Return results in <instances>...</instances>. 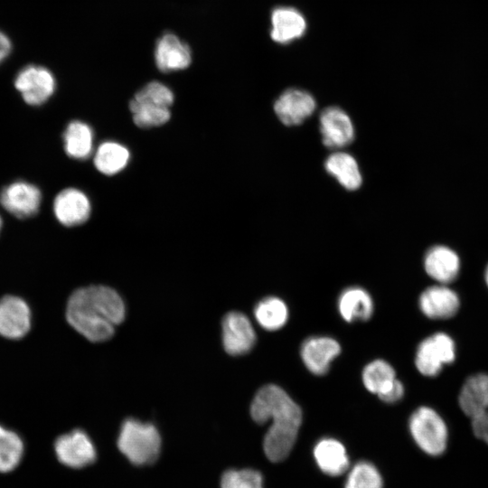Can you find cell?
Masks as SVG:
<instances>
[{
  "mask_svg": "<svg viewBox=\"0 0 488 488\" xmlns=\"http://www.w3.org/2000/svg\"><path fill=\"white\" fill-rule=\"evenodd\" d=\"M41 202L40 189L25 181H15L0 192L2 207L19 219L34 216L40 209Z\"/></svg>",
  "mask_w": 488,
  "mask_h": 488,
  "instance_id": "obj_10",
  "label": "cell"
},
{
  "mask_svg": "<svg viewBox=\"0 0 488 488\" xmlns=\"http://www.w3.org/2000/svg\"><path fill=\"white\" fill-rule=\"evenodd\" d=\"M408 427L415 443L427 455L437 456L446 449L447 427L434 409L428 407L418 408L411 415Z\"/></svg>",
  "mask_w": 488,
  "mask_h": 488,
  "instance_id": "obj_4",
  "label": "cell"
},
{
  "mask_svg": "<svg viewBox=\"0 0 488 488\" xmlns=\"http://www.w3.org/2000/svg\"><path fill=\"white\" fill-rule=\"evenodd\" d=\"M314 458L319 469L327 475L339 476L349 470L350 461L344 446L338 440L324 437L314 447Z\"/></svg>",
  "mask_w": 488,
  "mask_h": 488,
  "instance_id": "obj_19",
  "label": "cell"
},
{
  "mask_svg": "<svg viewBox=\"0 0 488 488\" xmlns=\"http://www.w3.org/2000/svg\"><path fill=\"white\" fill-rule=\"evenodd\" d=\"M315 108V99L310 93L294 88L285 90L274 103L276 115L287 127L302 124Z\"/></svg>",
  "mask_w": 488,
  "mask_h": 488,
  "instance_id": "obj_13",
  "label": "cell"
},
{
  "mask_svg": "<svg viewBox=\"0 0 488 488\" xmlns=\"http://www.w3.org/2000/svg\"><path fill=\"white\" fill-rule=\"evenodd\" d=\"M117 446L132 464L145 465L157 459L161 436L153 424L130 418L121 425Z\"/></svg>",
  "mask_w": 488,
  "mask_h": 488,
  "instance_id": "obj_3",
  "label": "cell"
},
{
  "mask_svg": "<svg viewBox=\"0 0 488 488\" xmlns=\"http://www.w3.org/2000/svg\"><path fill=\"white\" fill-rule=\"evenodd\" d=\"M53 447L58 461L70 468L85 467L92 464L97 456L92 440L80 428L59 436Z\"/></svg>",
  "mask_w": 488,
  "mask_h": 488,
  "instance_id": "obj_7",
  "label": "cell"
},
{
  "mask_svg": "<svg viewBox=\"0 0 488 488\" xmlns=\"http://www.w3.org/2000/svg\"><path fill=\"white\" fill-rule=\"evenodd\" d=\"M383 480L377 467L361 461L349 469L344 488H382Z\"/></svg>",
  "mask_w": 488,
  "mask_h": 488,
  "instance_id": "obj_29",
  "label": "cell"
},
{
  "mask_svg": "<svg viewBox=\"0 0 488 488\" xmlns=\"http://www.w3.org/2000/svg\"><path fill=\"white\" fill-rule=\"evenodd\" d=\"M125 314L121 296L113 288L101 285L74 290L67 300L65 312L68 324L92 343L110 339Z\"/></svg>",
  "mask_w": 488,
  "mask_h": 488,
  "instance_id": "obj_2",
  "label": "cell"
},
{
  "mask_svg": "<svg viewBox=\"0 0 488 488\" xmlns=\"http://www.w3.org/2000/svg\"><path fill=\"white\" fill-rule=\"evenodd\" d=\"M306 22L294 7L279 6L271 13L270 36L278 43H288L300 38L305 32Z\"/></svg>",
  "mask_w": 488,
  "mask_h": 488,
  "instance_id": "obj_18",
  "label": "cell"
},
{
  "mask_svg": "<svg viewBox=\"0 0 488 488\" xmlns=\"http://www.w3.org/2000/svg\"><path fill=\"white\" fill-rule=\"evenodd\" d=\"M24 451L22 437L14 430L0 425V473L14 470Z\"/></svg>",
  "mask_w": 488,
  "mask_h": 488,
  "instance_id": "obj_28",
  "label": "cell"
},
{
  "mask_svg": "<svg viewBox=\"0 0 488 488\" xmlns=\"http://www.w3.org/2000/svg\"><path fill=\"white\" fill-rule=\"evenodd\" d=\"M130 159L129 150L116 141H105L97 148L94 165L106 175H114L126 168Z\"/></svg>",
  "mask_w": 488,
  "mask_h": 488,
  "instance_id": "obj_24",
  "label": "cell"
},
{
  "mask_svg": "<svg viewBox=\"0 0 488 488\" xmlns=\"http://www.w3.org/2000/svg\"><path fill=\"white\" fill-rule=\"evenodd\" d=\"M221 488H263V478L253 469H230L221 476Z\"/></svg>",
  "mask_w": 488,
  "mask_h": 488,
  "instance_id": "obj_30",
  "label": "cell"
},
{
  "mask_svg": "<svg viewBox=\"0 0 488 488\" xmlns=\"http://www.w3.org/2000/svg\"><path fill=\"white\" fill-rule=\"evenodd\" d=\"M325 170L348 191L361 187L362 177L356 159L348 153L335 152L331 154L324 164Z\"/></svg>",
  "mask_w": 488,
  "mask_h": 488,
  "instance_id": "obj_21",
  "label": "cell"
},
{
  "mask_svg": "<svg viewBox=\"0 0 488 488\" xmlns=\"http://www.w3.org/2000/svg\"><path fill=\"white\" fill-rule=\"evenodd\" d=\"M485 281H486V284L488 286V266H487L486 270H485Z\"/></svg>",
  "mask_w": 488,
  "mask_h": 488,
  "instance_id": "obj_34",
  "label": "cell"
},
{
  "mask_svg": "<svg viewBox=\"0 0 488 488\" xmlns=\"http://www.w3.org/2000/svg\"><path fill=\"white\" fill-rule=\"evenodd\" d=\"M250 415L258 424L272 422L263 440L266 456L275 463L286 458L302 423L300 407L282 388L268 384L256 393L250 405Z\"/></svg>",
  "mask_w": 488,
  "mask_h": 488,
  "instance_id": "obj_1",
  "label": "cell"
},
{
  "mask_svg": "<svg viewBox=\"0 0 488 488\" xmlns=\"http://www.w3.org/2000/svg\"><path fill=\"white\" fill-rule=\"evenodd\" d=\"M129 109L135 125L140 128L160 127L167 123L171 117L170 108L135 99L130 100Z\"/></svg>",
  "mask_w": 488,
  "mask_h": 488,
  "instance_id": "obj_26",
  "label": "cell"
},
{
  "mask_svg": "<svg viewBox=\"0 0 488 488\" xmlns=\"http://www.w3.org/2000/svg\"><path fill=\"white\" fill-rule=\"evenodd\" d=\"M254 315L264 329L276 331L285 325L288 319V310L278 297L267 296L261 299L254 307Z\"/></svg>",
  "mask_w": 488,
  "mask_h": 488,
  "instance_id": "obj_25",
  "label": "cell"
},
{
  "mask_svg": "<svg viewBox=\"0 0 488 488\" xmlns=\"http://www.w3.org/2000/svg\"><path fill=\"white\" fill-rule=\"evenodd\" d=\"M459 298L455 291L446 286L427 288L419 297V307L431 319H447L459 308Z\"/></svg>",
  "mask_w": 488,
  "mask_h": 488,
  "instance_id": "obj_17",
  "label": "cell"
},
{
  "mask_svg": "<svg viewBox=\"0 0 488 488\" xmlns=\"http://www.w3.org/2000/svg\"><path fill=\"white\" fill-rule=\"evenodd\" d=\"M221 336L224 350L233 356L248 353L256 342L255 331L249 319L237 311L229 312L223 317Z\"/></svg>",
  "mask_w": 488,
  "mask_h": 488,
  "instance_id": "obj_11",
  "label": "cell"
},
{
  "mask_svg": "<svg viewBox=\"0 0 488 488\" xmlns=\"http://www.w3.org/2000/svg\"><path fill=\"white\" fill-rule=\"evenodd\" d=\"M90 212L91 205L89 197L76 188L63 189L53 201V213L57 221L66 227L85 223Z\"/></svg>",
  "mask_w": 488,
  "mask_h": 488,
  "instance_id": "obj_14",
  "label": "cell"
},
{
  "mask_svg": "<svg viewBox=\"0 0 488 488\" xmlns=\"http://www.w3.org/2000/svg\"><path fill=\"white\" fill-rule=\"evenodd\" d=\"M323 144L331 149L350 145L354 139V127L347 113L338 107L324 108L319 117Z\"/></svg>",
  "mask_w": 488,
  "mask_h": 488,
  "instance_id": "obj_12",
  "label": "cell"
},
{
  "mask_svg": "<svg viewBox=\"0 0 488 488\" xmlns=\"http://www.w3.org/2000/svg\"><path fill=\"white\" fill-rule=\"evenodd\" d=\"M338 309L347 322L369 320L373 313V302L369 293L361 287H349L342 292Z\"/></svg>",
  "mask_w": 488,
  "mask_h": 488,
  "instance_id": "obj_23",
  "label": "cell"
},
{
  "mask_svg": "<svg viewBox=\"0 0 488 488\" xmlns=\"http://www.w3.org/2000/svg\"><path fill=\"white\" fill-rule=\"evenodd\" d=\"M12 49L11 41L0 31V63L8 56Z\"/></svg>",
  "mask_w": 488,
  "mask_h": 488,
  "instance_id": "obj_33",
  "label": "cell"
},
{
  "mask_svg": "<svg viewBox=\"0 0 488 488\" xmlns=\"http://www.w3.org/2000/svg\"><path fill=\"white\" fill-rule=\"evenodd\" d=\"M14 86L28 105L40 106L54 93L56 81L48 69L28 65L17 73Z\"/></svg>",
  "mask_w": 488,
  "mask_h": 488,
  "instance_id": "obj_8",
  "label": "cell"
},
{
  "mask_svg": "<svg viewBox=\"0 0 488 488\" xmlns=\"http://www.w3.org/2000/svg\"><path fill=\"white\" fill-rule=\"evenodd\" d=\"M155 61L163 72L186 69L192 61V51L187 43L174 33H166L156 42Z\"/></svg>",
  "mask_w": 488,
  "mask_h": 488,
  "instance_id": "obj_15",
  "label": "cell"
},
{
  "mask_svg": "<svg viewBox=\"0 0 488 488\" xmlns=\"http://www.w3.org/2000/svg\"><path fill=\"white\" fill-rule=\"evenodd\" d=\"M64 150L73 159L84 160L93 150L94 134L90 126L80 120L70 121L62 136Z\"/></svg>",
  "mask_w": 488,
  "mask_h": 488,
  "instance_id": "obj_22",
  "label": "cell"
},
{
  "mask_svg": "<svg viewBox=\"0 0 488 488\" xmlns=\"http://www.w3.org/2000/svg\"><path fill=\"white\" fill-rule=\"evenodd\" d=\"M404 395L403 384L397 379L393 385L379 398L387 403H394L399 400Z\"/></svg>",
  "mask_w": 488,
  "mask_h": 488,
  "instance_id": "obj_32",
  "label": "cell"
},
{
  "mask_svg": "<svg viewBox=\"0 0 488 488\" xmlns=\"http://www.w3.org/2000/svg\"><path fill=\"white\" fill-rule=\"evenodd\" d=\"M454 341L444 333H435L423 340L418 347L415 364L425 376H436L445 364L455 360Z\"/></svg>",
  "mask_w": 488,
  "mask_h": 488,
  "instance_id": "obj_6",
  "label": "cell"
},
{
  "mask_svg": "<svg viewBox=\"0 0 488 488\" xmlns=\"http://www.w3.org/2000/svg\"><path fill=\"white\" fill-rule=\"evenodd\" d=\"M133 99L170 108L174 103V96L169 87L162 82L154 80L140 89Z\"/></svg>",
  "mask_w": 488,
  "mask_h": 488,
  "instance_id": "obj_31",
  "label": "cell"
},
{
  "mask_svg": "<svg viewBox=\"0 0 488 488\" xmlns=\"http://www.w3.org/2000/svg\"><path fill=\"white\" fill-rule=\"evenodd\" d=\"M2 219H1V216H0V230H1V228H2Z\"/></svg>",
  "mask_w": 488,
  "mask_h": 488,
  "instance_id": "obj_35",
  "label": "cell"
},
{
  "mask_svg": "<svg viewBox=\"0 0 488 488\" xmlns=\"http://www.w3.org/2000/svg\"><path fill=\"white\" fill-rule=\"evenodd\" d=\"M459 405L471 419L474 436L488 444L487 374H476L467 379L459 395Z\"/></svg>",
  "mask_w": 488,
  "mask_h": 488,
  "instance_id": "obj_5",
  "label": "cell"
},
{
  "mask_svg": "<svg viewBox=\"0 0 488 488\" xmlns=\"http://www.w3.org/2000/svg\"><path fill=\"white\" fill-rule=\"evenodd\" d=\"M426 272L442 284L452 282L460 268L457 254L448 247L437 245L430 248L424 258Z\"/></svg>",
  "mask_w": 488,
  "mask_h": 488,
  "instance_id": "obj_20",
  "label": "cell"
},
{
  "mask_svg": "<svg viewBox=\"0 0 488 488\" xmlns=\"http://www.w3.org/2000/svg\"><path fill=\"white\" fill-rule=\"evenodd\" d=\"M32 311L27 302L14 295L0 298V336L20 340L31 330Z\"/></svg>",
  "mask_w": 488,
  "mask_h": 488,
  "instance_id": "obj_9",
  "label": "cell"
},
{
  "mask_svg": "<svg viewBox=\"0 0 488 488\" xmlns=\"http://www.w3.org/2000/svg\"><path fill=\"white\" fill-rule=\"evenodd\" d=\"M340 352L341 346L334 339L313 336L303 343L300 353L304 364L313 374L324 375Z\"/></svg>",
  "mask_w": 488,
  "mask_h": 488,
  "instance_id": "obj_16",
  "label": "cell"
},
{
  "mask_svg": "<svg viewBox=\"0 0 488 488\" xmlns=\"http://www.w3.org/2000/svg\"><path fill=\"white\" fill-rule=\"evenodd\" d=\"M392 366L383 360H375L365 366L362 381L365 388L378 396L386 392L396 380Z\"/></svg>",
  "mask_w": 488,
  "mask_h": 488,
  "instance_id": "obj_27",
  "label": "cell"
}]
</instances>
